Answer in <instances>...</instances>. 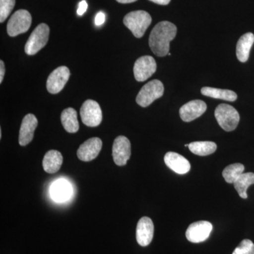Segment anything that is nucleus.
<instances>
[{"mask_svg": "<svg viewBox=\"0 0 254 254\" xmlns=\"http://www.w3.org/2000/svg\"><path fill=\"white\" fill-rule=\"evenodd\" d=\"M177 31V26L169 21H161L153 28L149 37V46L156 56L168 55L170 43L176 36Z\"/></svg>", "mask_w": 254, "mask_h": 254, "instance_id": "obj_1", "label": "nucleus"}, {"mask_svg": "<svg viewBox=\"0 0 254 254\" xmlns=\"http://www.w3.org/2000/svg\"><path fill=\"white\" fill-rule=\"evenodd\" d=\"M245 166L241 163L232 164L222 172V176L227 183L234 184L237 179L244 173Z\"/></svg>", "mask_w": 254, "mask_h": 254, "instance_id": "obj_24", "label": "nucleus"}, {"mask_svg": "<svg viewBox=\"0 0 254 254\" xmlns=\"http://www.w3.org/2000/svg\"><path fill=\"white\" fill-rule=\"evenodd\" d=\"M38 127V120L33 114H28L23 119L18 137V143L21 146H25L31 143L34 137L35 130Z\"/></svg>", "mask_w": 254, "mask_h": 254, "instance_id": "obj_14", "label": "nucleus"}, {"mask_svg": "<svg viewBox=\"0 0 254 254\" xmlns=\"http://www.w3.org/2000/svg\"><path fill=\"white\" fill-rule=\"evenodd\" d=\"M189 148L193 154L206 156L215 153L217 149V145L212 141H195L190 143Z\"/></svg>", "mask_w": 254, "mask_h": 254, "instance_id": "obj_23", "label": "nucleus"}, {"mask_svg": "<svg viewBox=\"0 0 254 254\" xmlns=\"http://www.w3.org/2000/svg\"><path fill=\"white\" fill-rule=\"evenodd\" d=\"M254 43V35L247 33L243 35L237 44L236 54L237 59L241 63H246L250 58L251 49Z\"/></svg>", "mask_w": 254, "mask_h": 254, "instance_id": "obj_17", "label": "nucleus"}, {"mask_svg": "<svg viewBox=\"0 0 254 254\" xmlns=\"http://www.w3.org/2000/svg\"><path fill=\"white\" fill-rule=\"evenodd\" d=\"M157 64L151 56L141 57L136 60L133 66V74L137 81H146L156 71Z\"/></svg>", "mask_w": 254, "mask_h": 254, "instance_id": "obj_8", "label": "nucleus"}, {"mask_svg": "<svg viewBox=\"0 0 254 254\" xmlns=\"http://www.w3.org/2000/svg\"><path fill=\"white\" fill-rule=\"evenodd\" d=\"M254 184V173H243L234 183L235 190L238 192L241 198L246 199L248 198L247 190Z\"/></svg>", "mask_w": 254, "mask_h": 254, "instance_id": "obj_22", "label": "nucleus"}, {"mask_svg": "<svg viewBox=\"0 0 254 254\" xmlns=\"http://www.w3.org/2000/svg\"><path fill=\"white\" fill-rule=\"evenodd\" d=\"M71 193V185L64 180H58L50 188V195L56 202L65 201L69 198Z\"/></svg>", "mask_w": 254, "mask_h": 254, "instance_id": "obj_18", "label": "nucleus"}, {"mask_svg": "<svg viewBox=\"0 0 254 254\" xmlns=\"http://www.w3.org/2000/svg\"><path fill=\"white\" fill-rule=\"evenodd\" d=\"M215 117L219 125L226 131H234L240 123V114L230 105H219L215 110Z\"/></svg>", "mask_w": 254, "mask_h": 254, "instance_id": "obj_3", "label": "nucleus"}, {"mask_svg": "<svg viewBox=\"0 0 254 254\" xmlns=\"http://www.w3.org/2000/svg\"><path fill=\"white\" fill-rule=\"evenodd\" d=\"M116 1L122 4H129V3L134 2L137 0H116Z\"/></svg>", "mask_w": 254, "mask_h": 254, "instance_id": "obj_31", "label": "nucleus"}, {"mask_svg": "<svg viewBox=\"0 0 254 254\" xmlns=\"http://www.w3.org/2000/svg\"><path fill=\"white\" fill-rule=\"evenodd\" d=\"M189 145H190V144H186L185 145V147H189Z\"/></svg>", "mask_w": 254, "mask_h": 254, "instance_id": "obj_33", "label": "nucleus"}, {"mask_svg": "<svg viewBox=\"0 0 254 254\" xmlns=\"http://www.w3.org/2000/svg\"><path fill=\"white\" fill-rule=\"evenodd\" d=\"M164 93L163 83L159 80H153L145 84L136 97L137 104L146 108L155 100L161 98Z\"/></svg>", "mask_w": 254, "mask_h": 254, "instance_id": "obj_5", "label": "nucleus"}, {"mask_svg": "<svg viewBox=\"0 0 254 254\" xmlns=\"http://www.w3.org/2000/svg\"><path fill=\"white\" fill-rule=\"evenodd\" d=\"M154 235V225L151 219L143 217L140 219L136 227V240L141 247H147L152 242Z\"/></svg>", "mask_w": 254, "mask_h": 254, "instance_id": "obj_15", "label": "nucleus"}, {"mask_svg": "<svg viewBox=\"0 0 254 254\" xmlns=\"http://www.w3.org/2000/svg\"><path fill=\"white\" fill-rule=\"evenodd\" d=\"M0 138H1V129L0 128Z\"/></svg>", "mask_w": 254, "mask_h": 254, "instance_id": "obj_32", "label": "nucleus"}, {"mask_svg": "<svg viewBox=\"0 0 254 254\" xmlns=\"http://www.w3.org/2000/svg\"><path fill=\"white\" fill-rule=\"evenodd\" d=\"M5 74V66L4 62L2 60L0 61V83H2Z\"/></svg>", "mask_w": 254, "mask_h": 254, "instance_id": "obj_29", "label": "nucleus"}, {"mask_svg": "<svg viewBox=\"0 0 254 254\" xmlns=\"http://www.w3.org/2000/svg\"><path fill=\"white\" fill-rule=\"evenodd\" d=\"M131 143L127 137L120 136L115 138L113 145L114 162L118 166H124L131 157Z\"/></svg>", "mask_w": 254, "mask_h": 254, "instance_id": "obj_10", "label": "nucleus"}, {"mask_svg": "<svg viewBox=\"0 0 254 254\" xmlns=\"http://www.w3.org/2000/svg\"><path fill=\"white\" fill-rule=\"evenodd\" d=\"M63 163V157L60 152L52 150L47 152L43 160V166L45 171L53 174L59 171Z\"/></svg>", "mask_w": 254, "mask_h": 254, "instance_id": "obj_19", "label": "nucleus"}, {"mask_svg": "<svg viewBox=\"0 0 254 254\" xmlns=\"http://www.w3.org/2000/svg\"><path fill=\"white\" fill-rule=\"evenodd\" d=\"M213 230L210 222L198 221L190 224L186 232L187 240L192 243H200L208 240Z\"/></svg>", "mask_w": 254, "mask_h": 254, "instance_id": "obj_11", "label": "nucleus"}, {"mask_svg": "<svg viewBox=\"0 0 254 254\" xmlns=\"http://www.w3.org/2000/svg\"><path fill=\"white\" fill-rule=\"evenodd\" d=\"M61 122L64 128L68 133H76L79 129L77 113L73 108H68L63 110L61 115Z\"/></svg>", "mask_w": 254, "mask_h": 254, "instance_id": "obj_20", "label": "nucleus"}, {"mask_svg": "<svg viewBox=\"0 0 254 254\" xmlns=\"http://www.w3.org/2000/svg\"><path fill=\"white\" fill-rule=\"evenodd\" d=\"M164 160L169 168L179 175H185L190 171V164L189 160L175 152L167 153Z\"/></svg>", "mask_w": 254, "mask_h": 254, "instance_id": "obj_16", "label": "nucleus"}, {"mask_svg": "<svg viewBox=\"0 0 254 254\" xmlns=\"http://www.w3.org/2000/svg\"><path fill=\"white\" fill-rule=\"evenodd\" d=\"M87 9H88V4H87L86 0L80 1L77 9V14L78 16H82V15L84 14Z\"/></svg>", "mask_w": 254, "mask_h": 254, "instance_id": "obj_27", "label": "nucleus"}, {"mask_svg": "<svg viewBox=\"0 0 254 254\" xmlns=\"http://www.w3.org/2000/svg\"><path fill=\"white\" fill-rule=\"evenodd\" d=\"M31 15L27 10H18L10 17L8 21V35L11 37H15L21 33H26L31 27Z\"/></svg>", "mask_w": 254, "mask_h": 254, "instance_id": "obj_6", "label": "nucleus"}, {"mask_svg": "<svg viewBox=\"0 0 254 254\" xmlns=\"http://www.w3.org/2000/svg\"><path fill=\"white\" fill-rule=\"evenodd\" d=\"M81 120L86 126L98 127L103 120V113L99 104L93 100H87L80 110Z\"/></svg>", "mask_w": 254, "mask_h": 254, "instance_id": "obj_7", "label": "nucleus"}, {"mask_svg": "<svg viewBox=\"0 0 254 254\" xmlns=\"http://www.w3.org/2000/svg\"><path fill=\"white\" fill-rule=\"evenodd\" d=\"M232 254H254V244L250 240H244Z\"/></svg>", "mask_w": 254, "mask_h": 254, "instance_id": "obj_26", "label": "nucleus"}, {"mask_svg": "<svg viewBox=\"0 0 254 254\" xmlns=\"http://www.w3.org/2000/svg\"><path fill=\"white\" fill-rule=\"evenodd\" d=\"M50 28L46 23L38 25L32 32L25 45V53L28 55H34L43 49L49 39Z\"/></svg>", "mask_w": 254, "mask_h": 254, "instance_id": "obj_4", "label": "nucleus"}, {"mask_svg": "<svg viewBox=\"0 0 254 254\" xmlns=\"http://www.w3.org/2000/svg\"><path fill=\"white\" fill-rule=\"evenodd\" d=\"M70 77V71L66 66H62L55 69L47 80V89L52 94H57L63 89Z\"/></svg>", "mask_w": 254, "mask_h": 254, "instance_id": "obj_9", "label": "nucleus"}, {"mask_svg": "<svg viewBox=\"0 0 254 254\" xmlns=\"http://www.w3.org/2000/svg\"><path fill=\"white\" fill-rule=\"evenodd\" d=\"M14 6L15 0H0V22H4L8 18Z\"/></svg>", "mask_w": 254, "mask_h": 254, "instance_id": "obj_25", "label": "nucleus"}, {"mask_svg": "<svg viewBox=\"0 0 254 254\" xmlns=\"http://www.w3.org/2000/svg\"><path fill=\"white\" fill-rule=\"evenodd\" d=\"M123 21L124 24L131 31L133 36L141 38L149 27L152 18L146 11L138 10L127 14Z\"/></svg>", "mask_w": 254, "mask_h": 254, "instance_id": "obj_2", "label": "nucleus"}, {"mask_svg": "<svg viewBox=\"0 0 254 254\" xmlns=\"http://www.w3.org/2000/svg\"><path fill=\"white\" fill-rule=\"evenodd\" d=\"M105 21V14L104 13L100 12L97 14L95 18V23L96 26H101Z\"/></svg>", "mask_w": 254, "mask_h": 254, "instance_id": "obj_28", "label": "nucleus"}, {"mask_svg": "<svg viewBox=\"0 0 254 254\" xmlns=\"http://www.w3.org/2000/svg\"><path fill=\"white\" fill-rule=\"evenodd\" d=\"M102 146L103 142L100 138L97 137L90 138L80 145L77 150L78 158L82 161H91L99 155Z\"/></svg>", "mask_w": 254, "mask_h": 254, "instance_id": "obj_12", "label": "nucleus"}, {"mask_svg": "<svg viewBox=\"0 0 254 254\" xmlns=\"http://www.w3.org/2000/svg\"><path fill=\"white\" fill-rule=\"evenodd\" d=\"M202 94L205 96L226 100V101L234 102L237 99V95L235 92L227 89H220V88H211V87H203L200 90Z\"/></svg>", "mask_w": 254, "mask_h": 254, "instance_id": "obj_21", "label": "nucleus"}, {"mask_svg": "<svg viewBox=\"0 0 254 254\" xmlns=\"http://www.w3.org/2000/svg\"><path fill=\"white\" fill-rule=\"evenodd\" d=\"M150 1L160 5H168L171 0H149Z\"/></svg>", "mask_w": 254, "mask_h": 254, "instance_id": "obj_30", "label": "nucleus"}, {"mask_svg": "<svg viewBox=\"0 0 254 254\" xmlns=\"http://www.w3.org/2000/svg\"><path fill=\"white\" fill-rule=\"evenodd\" d=\"M206 110L205 102L200 100H191L180 108V118L185 123H190L201 116Z\"/></svg>", "mask_w": 254, "mask_h": 254, "instance_id": "obj_13", "label": "nucleus"}]
</instances>
